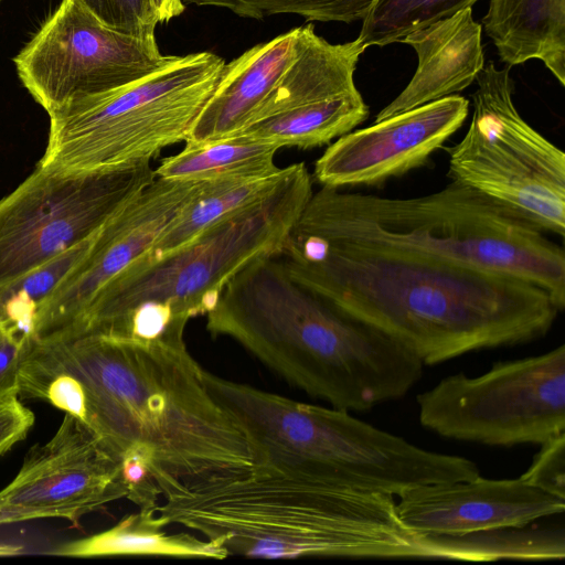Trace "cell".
I'll use <instances>...</instances> for the list:
<instances>
[{"label":"cell","instance_id":"6","mask_svg":"<svg viewBox=\"0 0 565 565\" xmlns=\"http://www.w3.org/2000/svg\"><path fill=\"white\" fill-rule=\"evenodd\" d=\"M306 166L294 163L264 199L221 220L179 249L135 260L93 298L61 337L97 333L141 343L185 347L190 319L206 315L247 264L282 249L312 195Z\"/></svg>","mask_w":565,"mask_h":565},{"label":"cell","instance_id":"13","mask_svg":"<svg viewBox=\"0 0 565 565\" xmlns=\"http://www.w3.org/2000/svg\"><path fill=\"white\" fill-rule=\"evenodd\" d=\"M126 498L119 458L85 425L65 414L55 434L25 455L0 490V522L57 518L77 524L86 514Z\"/></svg>","mask_w":565,"mask_h":565},{"label":"cell","instance_id":"12","mask_svg":"<svg viewBox=\"0 0 565 565\" xmlns=\"http://www.w3.org/2000/svg\"><path fill=\"white\" fill-rule=\"evenodd\" d=\"M168 57L156 38L120 33L81 0H62L13 63L24 88L49 114L73 99L134 83Z\"/></svg>","mask_w":565,"mask_h":565},{"label":"cell","instance_id":"14","mask_svg":"<svg viewBox=\"0 0 565 565\" xmlns=\"http://www.w3.org/2000/svg\"><path fill=\"white\" fill-rule=\"evenodd\" d=\"M206 183L156 177L105 224L85 257L41 305L34 338H54L71 329L97 292L146 254Z\"/></svg>","mask_w":565,"mask_h":565},{"label":"cell","instance_id":"7","mask_svg":"<svg viewBox=\"0 0 565 565\" xmlns=\"http://www.w3.org/2000/svg\"><path fill=\"white\" fill-rule=\"evenodd\" d=\"M204 381L246 436L254 466L338 473L394 497L480 475L468 458L420 448L348 411L298 402L209 371Z\"/></svg>","mask_w":565,"mask_h":565},{"label":"cell","instance_id":"28","mask_svg":"<svg viewBox=\"0 0 565 565\" xmlns=\"http://www.w3.org/2000/svg\"><path fill=\"white\" fill-rule=\"evenodd\" d=\"M31 341L0 326V399L19 396V372Z\"/></svg>","mask_w":565,"mask_h":565},{"label":"cell","instance_id":"25","mask_svg":"<svg viewBox=\"0 0 565 565\" xmlns=\"http://www.w3.org/2000/svg\"><path fill=\"white\" fill-rule=\"evenodd\" d=\"M199 7L226 9L241 18L264 19L292 13L307 21L352 23L363 20L374 0H182Z\"/></svg>","mask_w":565,"mask_h":565},{"label":"cell","instance_id":"1","mask_svg":"<svg viewBox=\"0 0 565 565\" xmlns=\"http://www.w3.org/2000/svg\"><path fill=\"white\" fill-rule=\"evenodd\" d=\"M276 256L295 280L424 365L540 339L562 311L524 279L426 257L290 235Z\"/></svg>","mask_w":565,"mask_h":565},{"label":"cell","instance_id":"17","mask_svg":"<svg viewBox=\"0 0 565 565\" xmlns=\"http://www.w3.org/2000/svg\"><path fill=\"white\" fill-rule=\"evenodd\" d=\"M482 26L471 8L417 29L402 39L417 54L418 65L406 87L382 110L380 121L427 103L456 95L484 67Z\"/></svg>","mask_w":565,"mask_h":565},{"label":"cell","instance_id":"21","mask_svg":"<svg viewBox=\"0 0 565 565\" xmlns=\"http://www.w3.org/2000/svg\"><path fill=\"white\" fill-rule=\"evenodd\" d=\"M178 153L164 158L154 169L156 177L170 180L216 181L278 173L275 162L280 145L232 135L205 141H184Z\"/></svg>","mask_w":565,"mask_h":565},{"label":"cell","instance_id":"10","mask_svg":"<svg viewBox=\"0 0 565 565\" xmlns=\"http://www.w3.org/2000/svg\"><path fill=\"white\" fill-rule=\"evenodd\" d=\"M419 422L441 437L487 446L542 445L565 433V344L457 373L416 397Z\"/></svg>","mask_w":565,"mask_h":565},{"label":"cell","instance_id":"31","mask_svg":"<svg viewBox=\"0 0 565 565\" xmlns=\"http://www.w3.org/2000/svg\"><path fill=\"white\" fill-rule=\"evenodd\" d=\"M3 545H6V543H1V542H0V546H3Z\"/></svg>","mask_w":565,"mask_h":565},{"label":"cell","instance_id":"29","mask_svg":"<svg viewBox=\"0 0 565 565\" xmlns=\"http://www.w3.org/2000/svg\"><path fill=\"white\" fill-rule=\"evenodd\" d=\"M33 424V412L19 396L0 399V456L24 439Z\"/></svg>","mask_w":565,"mask_h":565},{"label":"cell","instance_id":"19","mask_svg":"<svg viewBox=\"0 0 565 565\" xmlns=\"http://www.w3.org/2000/svg\"><path fill=\"white\" fill-rule=\"evenodd\" d=\"M482 28L509 67L536 58L565 85V0H490Z\"/></svg>","mask_w":565,"mask_h":565},{"label":"cell","instance_id":"8","mask_svg":"<svg viewBox=\"0 0 565 565\" xmlns=\"http://www.w3.org/2000/svg\"><path fill=\"white\" fill-rule=\"evenodd\" d=\"M225 61L212 52L169 55L151 74L49 113L47 147L38 166L93 171L151 161L186 141Z\"/></svg>","mask_w":565,"mask_h":565},{"label":"cell","instance_id":"2","mask_svg":"<svg viewBox=\"0 0 565 565\" xmlns=\"http://www.w3.org/2000/svg\"><path fill=\"white\" fill-rule=\"evenodd\" d=\"M158 513L217 540L230 556L458 558L451 535L406 526L394 495L338 473L253 466L244 473L177 486Z\"/></svg>","mask_w":565,"mask_h":565},{"label":"cell","instance_id":"27","mask_svg":"<svg viewBox=\"0 0 565 565\" xmlns=\"http://www.w3.org/2000/svg\"><path fill=\"white\" fill-rule=\"evenodd\" d=\"M521 477L530 484L565 499V433L542 444Z\"/></svg>","mask_w":565,"mask_h":565},{"label":"cell","instance_id":"26","mask_svg":"<svg viewBox=\"0 0 565 565\" xmlns=\"http://www.w3.org/2000/svg\"><path fill=\"white\" fill-rule=\"evenodd\" d=\"M106 26L138 38H156L158 18L152 0H81Z\"/></svg>","mask_w":565,"mask_h":565},{"label":"cell","instance_id":"22","mask_svg":"<svg viewBox=\"0 0 565 565\" xmlns=\"http://www.w3.org/2000/svg\"><path fill=\"white\" fill-rule=\"evenodd\" d=\"M284 169L263 177L207 181L138 260H157L194 239L207 227L258 202L279 182Z\"/></svg>","mask_w":565,"mask_h":565},{"label":"cell","instance_id":"30","mask_svg":"<svg viewBox=\"0 0 565 565\" xmlns=\"http://www.w3.org/2000/svg\"><path fill=\"white\" fill-rule=\"evenodd\" d=\"M159 23H166L181 15L185 10L182 0H152Z\"/></svg>","mask_w":565,"mask_h":565},{"label":"cell","instance_id":"23","mask_svg":"<svg viewBox=\"0 0 565 565\" xmlns=\"http://www.w3.org/2000/svg\"><path fill=\"white\" fill-rule=\"evenodd\" d=\"M97 233L0 288V326L21 339L34 338L39 308L85 257Z\"/></svg>","mask_w":565,"mask_h":565},{"label":"cell","instance_id":"18","mask_svg":"<svg viewBox=\"0 0 565 565\" xmlns=\"http://www.w3.org/2000/svg\"><path fill=\"white\" fill-rule=\"evenodd\" d=\"M299 28L254 45L225 63L216 87L196 117L186 141L232 136L254 117L291 64Z\"/></svg>","mask_w":565,"mask_h":565},{"label":"cell","instance_id":"4","mask_svg":"<svg viewBox=\"0 0 565 565\" xmlns=\"http://www.w3.org/2000/svg\"><path fill=\"white\" fill-rule=\"evenodd\" d=\"M206 318L212 335L235 340L334 408L363 412L402 398L423 375L415 354L295 280L277 256L243 267Z\"/></svg>","mask_w":565,"mask_h":565},{"label":"cell","instance_id":"3","mask_svg":"<svg viewBox=\"0 0 565 565\" xmlns=\"http://www.w3.org/2000/svg\"><path fill=\"white\" fill-rule=\"evenodd\" d=\"M50 339L76 379L82 423L118 458L131 448L147 452L161 497L253 468L246 436L186 347L97 333Z\"/></svg>","mask_w":565,"mask_h":565},{"label":"cell","instance_id":"11","mask_svg":"<svg viewBox=\"0 0 565 565\" xmlns=\"http://www.w3.org/2000/svg\"><path fill=\"white\" fill-rule=\"evenodd\" d=\"M154 179L150 161L93 171L38 166L0 200V288L98 233Z\"/></svg>","mask_w":565,"mask_h":565},{"label":"cell","instance_id":"32","mask_svg":"<svg viewBox=\"0 0 565 565\" xmlns=\"http://www.w3.org/2000/svg\"><path fill=\"white\" fill-rule=\"evenodd\" d=\"M1 1V0H0Z\"/></svg>","mask_w":565,"mask_h":565},{"label":"cell","instance_id":"20","mask_svg":"<svg viewBox=\"0 0 565 565\" xmlns=\"http://www.w3.org/2000/svg\"><path fill=\"white\" fill-rule=\"evenodd\" d=\"M158 509H139L103 532L63 543L49 554L70 557L163 556L224 559L228 552L217 540L189 532L169 533Z\"/></svg>","mask_w":565,"mask_h":565},{"label":"cell","instance_id":"15","mask_svg":"<svg viewBox=\"0 0 565 565\" xmlns=\"http://www.w3.org/2000/svg\"><path fill=\"white\" fill-rule=\"evenodd\" d=\"M469 102L450 95L337 138L316 161L322 185H380L425 166L465 124Z\"/></svg>","mask_w":565,"mask_h":565},{"label":"cell","instance_id":"16","mask_svg":"<svg viewBox=\"0 0 565 565\" xmlns=\"http://www.w3.org/2000/svg\"><path fill=\"white\" fill-rule=\"evenodd\" d=\"M402 522L423 533L468 534L525 527L542 518L561 514L565 499L545 492L522 477L431 483L397 497Z\"/></svg>","mask_w":565,"mask_h":565},{"label":"cell","instance_id":"9","mask_svg":"<svg viewBox=\"0 0 565 565\" xmlns=\"http://www.w3.org/2000/svg\"><path fill=\"white\" fill-rule=\"evenodd\" d=\"M509 68L489 63L477 75L468 130L448 149V175L564 237L565 153L519 114Z\"/></svg>","mask_w":565,"mask_h":565},{"label":"cell","instance_id":"24","mask_svg":"<svg viewBox=\"0 0 565 565\" xmlns=\"http://www.w3.org/2000/svg\"><path fill=\"white\" fill-rule=\"evenodd\" d=\"M478 0H374L362 20L365 47L401 42L411 32L471 8Z\"/></svg>","mask_w":565,"mask_h":565},{"label":"cell","instance_id":"5","mask_svg":"<svg viewBox=\"0 0 565 565\" xmlns=\"http://www.w3.org/2000/svg\"><path fill=\"white\" fill-rule=\"evenodd\" d=\"M543 230L482 193L451 181L414 198L322 186L290 235L508 274L545 289L565 307V253Z\"/></svg>","mask_w":565,"mask_h":565}]
</instances>
